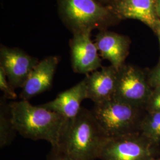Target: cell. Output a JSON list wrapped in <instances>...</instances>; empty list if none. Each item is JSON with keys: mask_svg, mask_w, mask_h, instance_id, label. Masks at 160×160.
I'll use <instances>...</instances> for the list:
<instances>
[{"mask_svg": "<svg viewBox=\"0 0 160 160\" xmlns=\"http://www.w3.org/2000/svg\"><path fill=\"white\" fill-rule=\"evenodd\" d=\"M109 138L92 110L81 108L65 121L56 147L72 160H96Z\"/></svg>", "mask_w": 160, "mask_h": 160, "instance_id": "1", "label": "cell"}, {"mask_svg": "<svg viewBox=\"0 0 160 160\" xmlns=\"http://www.w3.org/2000/svg\"><path fill=\"white\" fill-rule=\"evenodd\" d=\"M14 126L21 136L33 141L44 140L56 147L67 119L28 100L10 103Z\"/></svg>", "mask_w": 160, "mask_h": 160, "instance_id": "2", "label": "cell"}, {"mask_svg": "<svg viewBox=\"0 0 160 160\" xmlns=\"http://www.w3.org/2000/svg\"><path fill=\"white\" fill-rule=\"evenodd\" d=\"M59 15L72 33L104 30L118 17L98 0H57Z\"/></svg>", "mask_w": 160, "mask_h": 160, "instance_id": "3", "label": "cell"}, {"mask_svg": "<svg viewBox=\"0 0 160 160\" xmlns=\"http://www.w3.org/2000/svg\"><path fill=\"white\" fill-rule=\"evenodd\" d=\"M141 109L114 98L95 103L91 110L109 138L140 132Z\"/></svg>", "mask_w": 160, "mask_h": 160, "instance_id": "4", "label": "cell"}, {"mask_svg": "<svg viewBox=\"0 0 160 160\" xmlns=\"http://www.w3.org/2000/svg\"><path fill=\"white\" fill-rule=\"evenodd\" d=\"M153 144L141 132L109 138L99 159L146 160L152 157Z\"/></svg>", "mask_w": 160, "mask_h": 160, "instance_id": "5", "label": "cell"}, {"mask_svg": "<svg viewBox=\"0 0 160 160\" xmlns=\"http://www.w3.org/2000/svg\"><path fill=\"white\" fill-rule=\"evenodd\" d=\"M152 90L143 72L131 65L118 71L113 97L120 102L142 108L146 105Z\"/></svg>", "mask_w": 160, "mask_h": 160, "instance_id": "6", "label": "cell"}, {"mask_svg": "<svg viewBox=\"0 0 160 160\" xmlns=\"http://www.w3.org/2000/svg\"><path fill=\"white\" fill-rule=\"evenodd\" d=\"M39 61L17 48L1 45L0 67L6 73L11 86L14 88H23L29 75Z\"/></svg>", "mask_w": 160, "mask_h": 160, "instance_id": "7", "label": "cell"}, {"mask_svg": "<svg viewBox=\"0 0 160 160\" xmlns=\"http://www.w3.org/2000/svg\"><path fill=\"white\" fill-rule=\"evenodd\" d=\"M90 31L73 33L69 41L71 64L74 72L88 74L102 67V59Z\"/></svg>", "mask_w": 160, "mask_h": 160, "instance_id": "8", "label": "cell"}, {"mask_svg": "<svg viewBox=\"0 0 160 160\" xmlns=\"http://www.w3.org/2000/svg\"><path fill=\"white\" fill-rule=\"evenodd\" d=\"M59 58L57 56L45 58L36 65L26 80L20 94L23 100H28L49 90Z\"/></svg>", "mask_w": 160, "mask_h": 160, "instance_id": "9", "label": "cell"}, {"mask_svg": "<svg viewBox=\"0 0 160 160\" xmlns=\"http://www.w3.org/2000/svg\"><path fill=\"white\" fill-rule=\"evenodd\" d=\"M157 0H114L109 6L118 18L138 20L155 32L160 23L156 12Z\"/></svg>", "mask_w": 160, "mask_h": 160, "instance_id": "10", "label": "cell"}, {"mask_svg": "<svg viewBox=\"0 0 160 160\" xmlns=\"http://www.w3.org/2000/svg\"><path fill=\"white\" fill-rule=\"evenodd\" d=\"M95 43L101 56L108 60L114 68L119 71L125 65L130 46L127 37L102 30L96 36Z\"/></svg>", "mask_w": 160, "mask_h": 160, "instance_id": "11", "label": "cell"}, {"mask_svg": "<svg viewBox=\"0 0 160 160\" xmlns=\"http://www.w3.org/2000/svg\"><path fill=\"white\" fill-rule=\"evenodd\" d=\"M118 71L113 66L102 67L90 75H86L87 97L94 104L113 97L117 84Z\"/></svg>", "mask_w": 160, "mask_h": 160, "instance_id": "12", "label": "cell"}, {"mask_svg": "<svg viewBox=\"0 0 160 160\" xmlns=\"http://www.w3.org/2000/svg\"><path fill=\"white\" fill-rule=\"evenodd\" d=\"M86 98V80L84 78L69 89L60 92L54 100L40 106L61 114L68 119L73 118L78 114L82 108L81 104Z\"/></svg>", "mask_w": 160, "mask_h": 160, "instance_id": "13", "label": "cell"}, {"mask_svg": "<svg viewBox=\"0 0 160 160\" xmlns=\"http://www.w3.org/2000/svg\"><path fill=\"white\" fill-rule=\"evenodd\" d=\"M4 96L0 98V147L10 145L16 136L17 131L12 119L10 103Z\"/></svg>", "mask_w": 160, "mask_h": 160, "instance_id": "14", "label": "cell"}, {"mask_svg": "<svg viewBox=\"0 0 160 160\" xmlns=\"http://www.w3.org/2000/svg\"><path fill=\"white\" fill-rule=\"evenodd\" d=\"M139 131L153 143L160 142V112H149L141 121Z\"/></svg>", "mask_w": 160, "mask_h": 160, "instance_id": "15", "label": "cell"}, {"mask_svg": "<svg viewBox=\"0 0 160 160\" xmlns=\"http://www.w3.org/2000/svg\"><path fill=\"white\" fill-rule=\"evenodd\" d=\"M0 90L7 99L16 100L18 97L15 89L8 82L6 73L1 67H0Z\"/></svg>", "mask_w": 160, "mask_h": 160, "instance_id": "16", "label": "cell"}, {"mask_svg": "<svg viewBox=\"0 0 160 160\" xmlns=\"http://www.w3.org/2000/svg\"><path fill=\"white\" fill-rule=\"evenodd\" d=\"M149 112H160V89H154L146 104Z\"/></svg>", "mask_w": 160, "mask_h": 160, "instance_id": "17", "label": "cell"}, {"mask_svg": "<svg viewBox=\"0 0 160 160\" xmlns=\"http://www.w3.org/2000/svg\"><path fill=\"white\" fill-rule=\"evenodd\" d=\"M148 80L151 88L160 89V62L151 71Z\"/></svg>", "mask_w": 160, "mask_h": 160, "instance_id": "18", "label": "cell"}, {"mask_svg": "<svg viewBox=\"0 0 160 160\" xmlns=\"http://www.w3.org/2000/svg\"><path fill=\"white\" fill-rule=\"evenodd\" d=\"M47 159L48 160H72L56 147H51V149L48 155Z\"/></svg>", "mask_w": 160, "mask_h": 160, "instance_id": "19", "label": "cell"}, {"mask_svg": "<svg viewBox=\"0 0 160 160\" xmlns=\"http://www.w3.org/2000/svg\"><path fill=\"white\" fill-rule=\"evenodd\" d=\"M156 12L158 17L160 20V0L156 1Z\"/></svg>", "mask_w": 160, "mask_h": 160, "instance_id": "20", "label": "cell"}, {"mask_svg": "<svg viewBox=\"0 0 160 160\" xmlns=\"http://www.w3.org/2000/svg\"><path fill=\"white\" fill-rule=\"evenodd\" d=\"M155 32L157 34V36H158V40H159V43H160V23L158 24V26H157V28L155 29Z\"/></svg>", "mask_w": 160, "mask_h": 160, "instance_id": "21", "label": "cell"}, {"mask_svg": "<svg viewBox=\"0 0 160 160\" xmlns=\"http://www.w3.org/2000/svg\"><path fill=\"white\" fill-rule=\"evenodd\" d=\"M98 1H100V2H102V4L103 2H110V4H111L113 0H98Z\"/></svg>", "mask_w": 160, "mask_h": 160, "instance_id": "22", "label": "cell"}, {"mask_svg": "<svg viewBox=\"0 0 160 160\" xmlns=\"http://www.w3.org/2000/svg\"><path fill=\"white\" fill-rule=\"evenodd\" d=\"M146 160H157V159H155L153 157H151L150 158H149L148 159H147Z\"/></svg>", "mask_w": 160, "mask_h": 160, "instance_id": "23", "label": "cell"}, {"mask_svg": "<svg viewBox=\"0 0 160 160\" xmlns=\"http://www.w3.org/2000/svg\"><path fill=\"white\" fill-rule=\"evenodd\" d=\"M114 0H113V1H114ZM113 1H112V2H113Z\"/></svg>", "mask_w": 160, "mask_h": 160, "instance_id": "24", "label": "cell"}]
</instances>
